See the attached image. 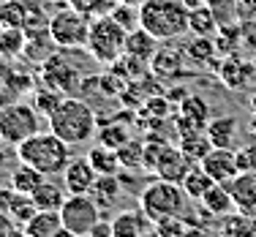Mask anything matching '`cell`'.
I'll use <instances>...</instances> for the list:
<instances>
[{
    "label": "cell",
    "mask_w": 256,
    "mask_h": 237,
    "mask_svg": "<svg viewBox=\"0 0 256 237\" xmlns=\"http://www.w3.org/2000/svg\"><path fill=\"white\" fill-rule=\"evenodd\" d=\"M50 131L58 134L66 144H84L98 134V118L96 109L79 96H66L58 109L50 114Z\"/></svg>",
    "instance_id": "6da1fadb"
},
{
    "label": "cell",
    "mask_w": 256,
    "mask_h": 237,
    "mask_svg": "<svg viewBox=\"0 0 256 237\" xmlns=\"http://www.w3.org/2000/svg\"><path fill=\"white\" fill-rule=\"evenodd\" d=\"M16 158L28 166L38 169L46 178H58L71 161V144H66L52 131H38L22 144H16Z\"/></svg>",
    "instance_id": "7a4b0ae2"
},
{
    "label": "cell",
    "mask_w": 256,
    "mask_h": 237,
    "mask_svg": "<svg viewBox=\"0 0 256 237\" xmlns=\"http://www.w3.org/2000/svg\"><path fill=\"white\" fill-rule=\"evenodd\" d=\"M188 14L182 0H144L139 6V28L158 41H178L188 33Z\"/></svg>",
    "instance_id": "3957f363"
},
{
    "label": "cell",
    "mask_w": 256,
    "mask_h": 237,
    "mask_svg": "<svg viewBox=\"0 0 256 237\" xmlns=\"http://www.w3.org/2000/svg\"><path fill=\"white\" fill-rule=\"evenodd\" d=\"M188 194L180 183H169V180L156 178L148 183L139 194V208L153 224L166 221V218H186L188 212Z\"/></svg>",
    "instance_id": "277c9868"
},
{
    "label": "cell",
    "mask_w": 256,
    "mask_h": 237,
    "mask_svg": "<svg viewBox=\"0 0 256 237\" xmlns=\"http://www.w3.org/2000/svg\"><path fill=\"white\" fill-rule=\"evenodd\" d=\"M128 30L112 20V16H96L88 36V54L101 66H114L126 54Z\"/></svg>",
    "instance_id": "5b68a950"
},
{
    "label": "cell",
    "mask_w": 256,
    "mask_h": 237,
    "mask_svg": "<svg viewBox=\"0 0 256 237\" xmlns=\"http://www.w3.org/2000/svg\"><path fill=\"white\" fill-rule=\"evenodd\" d=\"M90 25H93V16L71 8L68 3L54 11L50 16V22H46L52 41L58 44V50H66V52H76V50H84V46H88Z\"/></svg>",
    "instance_id": "8992f818"
},
{
    "label": "cell",
    "mask_w": 256,
    "mask_h": 237,
    "mask_svg": "<svg viewBox=\"0 0 256 237\" xmlns=\"http://www.w3.org/2000/svg\"><path fill=\"white\" fill-rule=\"evenodd\" d=\"M38 118L41 112L33 104L25 101H11V104L0 106V142L3 144H22L33 134H38Z\"/></svg>",
    "instance_id": "52a82bcc"
},
{
    "label": "cell",
    "mask_w": 256,
    "mask_h": 237,
    "mask_svg": "<svg viewBox=\"0 0 256 237\" xmlns=\"http://www.w3.org/2000/svg\"><path fill=\"white\" fill-rule=\"evenodd\" d=\"M60 218H63V226L71 229L76 237H88L98 226L101 208L90 194H68V199L60 208Z\"/></svg>",
    "instance_id": "ba28073f"
},
{
    "label": "cell",
    "mask_w": 256,
    "mask_h": 237,
    "mask_svg": "<svg viewBox=\"0 0 256 237\" xmlns=\"http://www.w3.org/2000/svg\"><path fill=\"white\" fill-rule=\"evenodd\" d=\"M41 79H44L46 88L58 90L60 96H79V88H82V82H84L82 71H79L74 63H68V58L60 54V52H54L44 63Z\"/></svg>",
    "instance_id": "9c48e42d"
},
{
    "label": "cell",
    "mask_w": 256,
    "mask_h": 237,
    "mask_svg": "<svg viewBox=\"0 0 256 237\" xmlns=\"http://www.w3.org/2000/svg\"><path fill=\"white\" fill-rule=\"evenodd\" d=\"M186 50L172 41H161L158 52L153 54L150 60V71L158 76V79H174L180 74H186Z\"/></svg>",
    "instance_id": "30bf717a"
},
{
    "label": "cell",
    "mask_w": 256,
    "mask_h": 237,
    "mask_svg": "<svg viewBox=\"0 0 256 237\" xmlns=\"http://www.w3.org/2000/svg\"><path fill=\"white\" fill-rule=\"evenodd\" d=\"M191 166H194V161H188V156L182 153L180 148L166 144V148L161 150V156H158L153 172H156V178L169 180V183H182L186 174L191 172Z\"/></svg>",
    "instance_id": "8fae6325"
},
{
    "label": "cell",
    "mask_w": 256,
    "mask_h": 237,
    "mask_svg": "<svg viewBox=\"0 0 256 237\" xmlns=\"http://www.w3.org/2000/svg\"><path fill=\"white\" fill-rule=\"evenodd\" d=\"M98 180V172L90 164V158H71L68 166L63 169V186L68 194H90Z\"/></svg>",
    "instance_id": "7c38bea8"
},
{
    "label": "cell",
    "mask_w": 256,
    "mask_h": 237,
    "mask_svg": "<svg viewBox=\"0 0 256 237\" xmlns=\"http://www.w3.org/2000/svg\"><path fill=\"white\" fill-rule=\"evenodd\" d=\"M232 199H234V210L242 216H256V169L254 172H240L226 183Z\"/></svg>",
    "instance_id": "4fadbf2b"
},
{
    "label": "cell",
    "mask_w": 256,
    "mask_h": 237,
    "mask_svg": "<svg viewBox=\"0 0 256 237\" xmlns=\"http://www.w3.org/2000/svg\"><path fill=\"white\" fill-rule=\"evenodd\" d=\"M202 169L216 180V183H229L234 174H240L237 153L232 148H212L210 153H207V158L202 161Z\"/></svg>",
    "instance_id": "5bb4252c"
},
{
    "label": "cell",
    "mask_w": 256,
    "mask_h": 237,
    "mask_svg": "<svg viewBox=\"0 0 256 237\" xmlns=\"http://www.w3.org/2000/svg\"><path fill=\"white\" fill-rule=\"evenodd\" d=\"M156 224L139 210H123L112 218V237H148Z\"/></svg>",
    "instance_id": "9a60e30c"
},
{
    "label": "cell",
    "mask_w": 256,
    "mask_h": 237,
    "mask_svg": "<svg viewBox=\"0 0 256 237\" xmlns=\"http://www.w3.org/2000/svg\"><path fill=\"white\" fill-rule=\"evenodd\" d=\"M204 134L210 136L212 148H232L237 144V134H240V123H237L234 114H221V118H212L207 123Z\"/></svg>",
    "instance_id": "2e32d148"
},
{
    "label": "cell",
    "mask_w": 256,
    "mask_h": 237,
    "mask_svg": "<svg viewBox=\"0 0 256 237\" xmlns=\"http://www.w3.org/2000/svg\"><path fill=\"white\" fill-rule=\"evenodd\" d=\"M199 208H202L207 216H212V218H224V216H229V212H234V199H232L226 183L212 186L210 191L199 199Z\"/></svg>",
    "instance_id": "e0dca14e"
},
{
    "label": "cell",
    "mask_w": 256,
    "mask_h": 237,
    "mask_svg": "<svg viewBox=\"0 0 256 237\" xmlns=\"http://www.w3.org/2000/svg\"><path fill=\"white\" fill-rule=\"evenodd\" d=\"M158 46H161V41H158L156 36H150L148 30H142V28L131 30L128 38H126V54L128 58H136V60H144V63L153 60Z\"/></svg>",
    "instance_id": "ac0fdd59"
},
{
    "label": "cell",
    "mask_w": 256,
    "mask_h": 237,
    "mask_svg": "<svg viewBox=\"0 0 256 237\" xmlns=\"http://www.w3.org/2000/svg\"><path fill=\"white\" fill-rule=\"evenodd\" d=\"M180 118H186L191 126H196L199 131L207 128V123L212 120V106L204 96H196V93H188V98L180 104Z\"/></svg>",
    "instance_id": "d6986e66"
},
{
    "label": "cell",
    "mask_w": 256,
    "mask_h": 237,
    "mask_svg": "<svg viewBox=\"0 0 256 237\" xmlns=\"http://www.w3.org/2000/svg\"><path fill=\"white\" fill-rule=\"evenodd\" d=\"M33 204L38 210H60L63 208V202L68 199V191H66L63 183H54L52 178H46L44 183L33 191Z\"/></svg>",
    "instance_id": "ffe728a7"
},
{
    "label": "cell",
    "mask_w": 256,
    "mask_h": 237,
    "mask_svg": "<svg viewBox=\"0 0 256 237\" xmlns=\"http://www.w3.org/2000/svg\"><path fill=\"white\" fill-rule=\"evenodd\" d=\"M63 226L60 210H36V216L25 224V234L28 237H54Z\"/></svg>",
    "instance_id": "44dd1931"
},
{
    "label": "cell",
    "mask_w": 256,
    "mask_h": 237,
    "mask_svg": "<svg viewBox=\"0 0 256 237\" xmlns=\"http://www.w3.org/2000/svg\"><path fill=\"white\" fill-rule=\"evenodd\" d=\"M182 50H186V58L191 60L194 66H212V60H216V54H218V44L210 36H194Z\"/></svg>",
    "instance_id": "7402d4cb"
},
{
    "label": "cell",
    "mask_w": 256,
    "mask_h": 237,
    "mask_svg": "<svg viewBox=\"0 0 256 237\" xmlns=\"http://www.w3.org/2000/svg\"><path fill=\"white\" fill-rule=\"evenodd\" d=\"M46 180V174H41L38 169H33V166H28V164H22L20 161V166L11 172V180H8V186L14 188L16 194H25V196H33V191L38 188L41 183Z\"/></svg>",
    "instance_id": "603a6c76"
},
{
    "label": "cell",
    "mask_w": 256,
    "mask_h": 237,
    "mask_svg": "<svg viewBox=\"0 0 256 237\" xmlns=\"http://www.w3.org/2000/svg\"><path fill=\"white\" fill-rule=\"evenodd\" d=\"M251 76H254L251 74V66L240 63V60H234V58H229L226 63L218 66V79H221L229 90H242Z\"/></svg>",
    "instance_id": "cb8c5ba5"
},
{
    "label": "cell",
    "mask_w": 256,
    "mask_h": 237,
    "mask_svg": "<svg viewBox=\"0 0 256 237\" xmlns=\"http://www.w3.org/2000/svg\"><path fill=\"white\" fill-rule=\"evenodd\" d=\"M178 148L188 156V161L202 164L204 158H207V153L212 150V142H210V136H207L204 131H194V134L180 136V144H178Z\"/></svg>",
    "instance_id": "d4e9b609"
},
{
    "label": "cell",
    "mask_w": 256,
    "mask_h": 237,
    "mask_svg": "<svg viewBox=\"0 0 256 237\" xmlns=\"http://www.w3.org/2000/svg\"><path fill=\"white\" fill-rule=\"evenodd\" d=\"M120 191H123V186H120L118 174H98V180H96L90 196L98 202V208H112V204L118 202Z\"/></svg>",
    "instance_id": "484cf974"
},
{
    "label": "cell",
    "mask_w": 256,
    "mask_h": 237,
    "mask_svg": "<svg viewBox=\"0 0 256 237\" xmlns=\"http://www.w3.org/2000/svg\"><path fill=\"white\" fill-rule=\"evenodd\" d=\"M90 164L96 166V172L98 174H118L120 172V156H118V150H112V148H106V144H96V148H90Z\"/></svg>",
    "instance_id": "4316f807"
},
{
    "label": "cell",
    "mask_w": 256,
    "mask_h": 237,
    "mask_svg": "<svg viewBox=\"0 0 256 237\" xmlns=\"http://www.w3.org/2000/svg\"><path fill=\"white\" fill-rule=\"evenodd\" d=\"M221 25H218V20L212 16V11L202 6V8H194L191 14H188V33L194 36H210V38H216Z\"/></svg>",
    "instance_id": "83f0119b"
},
{
    "label": "cell",
    "mask_w": 256,
    "mask_h": 237,
    "mask_svg": "<svg viewBox=\"0 0 256 237\" xmlns=\"http://www.w3.org/2000/svg\"><path fill=\"white\" fill-rule=\"evenodd\" d=\"M180 186L186 188V194H188V196H191V199H196V202H199V199H202L204 194L210 191L212 186H216V180H212L210 174H207L204 169H202V164H194V166H191V172L186 174V180H182Z\"/></svg>",
    "instance_id": "f1b7e54d"
},
{
    "label": "cell",
    "mask_w": 256,
    "mask_h": 237,
    "mask_svg": "<svg viewBox=\"0 0 256 237\" xmlns=\"http://www.w3.org/2000/svg\"><path fill=\"white\" fill-rule=\"evenodd\" d=\"M28 16H30V11L20 0H3L0 3V28H22L25 30Z\"/></svg>",
    "instance_id": "f546056e"
},
{
    "label": "cell",
    "mask_w": 256,
    "mask_h": 237,
    "mask_svg": "<svg viewBox=\"0 0 256 237\" xmlns=\"http://www.w3.org/2000/svg\"><path fill=\"white\" fill-rule=\"evenodd\" d=\"M98 142L112 148V150H120L131 142V136H128L126 126H120V120H106V126L98 131Z\"/></svg>",
    "instance_id": "4dcf8cb0"
},
{
    "label": "cell",
    "mask_w": 256,
    "mask_h": 237,
    "mask_svg": "<svg viewBox=\"0 0 256 237\" xmlns=\"http://www.w3.org/2000/svg\"><path fill=\"white\" fill-rule=\"evenodd\" d=\"M28 33L22 28H0V54H20L25 52Z\"/></svg>",
    "instance_id": "1f68e13d"
},
{
    "label": "cell",
    "mask_w": 256,
    "mask_h": 237,
    "mask_svg": "<svg viewBox=\"0 0 256 237\" xmlns=\"http://www.w3.org/2000/svg\"><path fill=\"white\" fill-rule=\"evenodd\" d=\"M36 204H33V199L25 196V194H16L14 196V202L8 204V210H6V216L11 218V221L16 224V226H25V224L30 221V218L36 216Z\"/></svg>",
    "instance_id": "d6a6232c"
},
{
    "label": "cell",
    "mask_w": 256,
    "mask_h": 237,
    "mask_svg": "<svg viewBox=\"0 0 256 237\" xmlns=\"http://www.w3.org/2000/svg\"><path fill=\"white\" fill-rule=\"evenodd\" d=\"M204 6L212 11V16L218 20L221 28L234 25V20H237V0H204Z\"/></svg>",
    "instance_id": "836d02e7"
},
{
    "label": "cell",
    "mask_w": 256,
    "mask_h": 237,
    "mask_svg": "<svg viewBox=\"0 0 256 237\" xmlns=\"http://www.w3.org/2000/svg\"><path fill=\"white\" fill-rule=\"evenodd\" d=\"M112 16L114 22H118V25H123L128 33H131V30H136L139 28V6H128V3H118V8L112 11Z\"/></svg>",
    "instance_id": "e575fe53"
},
{
    "label": "cell",
    "mask_w": 256,
    "mask_h": 237,
    "mask_svg": "<svg viewBox=\"0 0 256 237\" xmlns=\"http://www.w3.org/2000/svg\"><path fill=\"white\" fill-rule=\"evenodd\" d=\"M118 156H120V164H123V166H128V169L139 166V164L144 166V144L136 142V139H131L126 148H120Z\"/></svg>",
    "instance_id": "d590c367"
},
{
    "label": "cell",
    "mask_w": 256,
    "mask_h": 237,
    "mask_svg": "<svg viewBox=\"0 0 256 237\" xmlns=\"http://www.w3.org/2000/svg\"><path fill=\"white\" fill-rule=\"evenodd\" d=\"M63 101V96L58 93V90H52V88H46V90H41L38 96H36V109L41 112V118H50V114L58 109V104Z\"/></svg>",
    "instance_id": "8d00e7d4"
},
{
    "label": "cell",
    "mask_w": 256,
    "mask_h": 237,
    "mask_svg": "<svg viewBox=\"0 0 256 237\" xmlns=\"http://www.w3.org/2000/svg\"><path fill=\"white\" fill-rule=\"evenodd\" d=\"M156 232L161 237H188V226L182 224V218H166L156 224Z\"/></svg>",
    "instance_id": "74e56055"
},
{
    "label": "cell",
    "mask_w": 256,
    "mask_h": 237,
    "mask_svg": "<svg viewBox=\"0 0 256 237\" xmlns=\"http://www.w3.org/2000/svg\"><path fill=\"white\" fill-rule=\"evenodd\" d=\"M234 153H237V166H240V172H254L256 169V148L254 144L234 148Z\"/></svg>",
    "instance_id": "f35d334b"
},
{
    "label": "cell",
    "mask_w": 256,
    "mask_h": 237,
    "mask_svg": "<svg viewBox=\"0 0 256 237\" xmlns=\"http://www.w3.org/2000/svg\"><path fill=\"white\" fill-rule=\"evenodd\" d=\"M164 96H166V101H169V104H178V106H180L182 101L188 98V90L182 88V84H174V88H169Z\"/></svg>",
    "instance_id": "ab89813d"
},
{
    "label": "cell",
    "mask_w": 256,
    "mask_h": 237,
    "mask_svg": "<svg viewBox=\"0 0 256 237\" xmlns=\"http://www.w3.org/2000/svg\"><path fill=\"white\" fill-rule=\"evenodd\" d=\"M182 3H186V8H188V11H194V8H202L204 0H182Z\"/></svg>",
    "instance_id": "60d3db41"
},
{
    "label": "cell",
    "mask_w": 256,
    "mask_h": 237,
    "mask_svg": "<svg viewBox=\"0 0 256 237\" xmlns=\"http://www.w3.org/2000/svg\"><path fill=\"white\" fill-rule=\"evenodd\" d=\"M54 237H76L74 232H71V229H66V226H60V232L54 234Z\"/></svg>",
    "instance_id": "b9f144b4"
},
{
    "label": "cell",
    "mask_w": 256,
    "mask_h": 237,
    "mask_svg": "<svg viewBox=\"0 0 256 237\" xmlns=\"http://www.w3.org/2000/svg\"><path fill=\"white\" fill-rule=\"evenodd\" d=\"M120 3H128V6H142L144 0H120Z\"/></svg>",
    "instance_id": "7bdbcfd3"
},
{
    "label": "cell",
    "mask_w": 256,
    "mask_h": 237,
    "mask_svg": "<svg viewBox=\"0 0 256 237\" xmlns=\"http://www.w3.org/2000/svg\"><path fill=\"white\" fill-rule=\"evenodd\" d=\"M248 128H251V131L256 134V114H254V120H251V126H248Z\"/></svg>",
    "instance_id": "ee69618b"
},
{
    "label": "cell",
    "mask_w": 256,
    "mask_h": 237,
    "mask_svg": "<svg viewBox=\"0 0 256 237\" xmlns=\"http://www.w3.org/2000/svg\"><path fill=\"white\" fill-rule=\"evenodd\" d=\"M251 109H254V114H256V93H254V98H251Z\"/></svg>",
    "instance_id": "f6af8a7d"
},
{
    "label": "cell",
    "mask_w": 256,
    "mask_h": 237,
    "mask_svg": "<svg viewBox=\"0 0 256 237\" xmlns=\"http://www.w3.org/2000/svg\"><path fill=\"white\" fill-rule=\"evenodd\" d=\"M148 237H161V234H158V232H156V229H153V232H150Z\"/></svg>",
    "instance_id": "bcb514c9"
},
{
    "label": "cell",
    "mask_w": 256,
    "mask_h": 237,
    "mask_svg": "<svg viewBox=\"0 0 256 237\" xmlns=\"http://www.w3.org/2000/svg\"><path fill=\"white\" fill-rule=\"evenodd\" d=\"M52 3H63V0H52Z\"/></svg>",
    "instance_id": "7dc6e473"
}]
</instances>
